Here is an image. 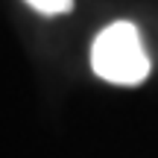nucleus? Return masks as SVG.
<instances>
[{
  "mask_svg": "<svg viewBox=\"0 0 158 158\" xmlns=\"http://www.w3.org/2000/svg\"><path fill=\"white\" fill-rule=\"evenodd\" d=\"M91 68L111 85H141L149 76V56L135 23L117 21L94 38Z\"/></svg>",
  "mask_w": 158,
  "mask_h": 158,
  "instance_id": "nucleus-1",
  "label": "nucleus"
},
{
  "mask_svg": "<svg viewBox=\"0 0 158 158\" xmlns=\"http://www.w3.org/2000/svg\"><path fill=\"white\" fill-rule=\"evenodd\" d=\"M27 3L41 15H64V12H70L73 0H27Z\"/></svg>",
  "mask_w": 158,
  "mask_h": 158,
  "instance_id": "nucleus-2",
  "label": "nucleus"
}]
</instances>
